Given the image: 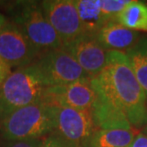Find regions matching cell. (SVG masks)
<instances>
[{"mask_svg":"<svg viewBox=\"0 0 147 147\" xmlns=\"http://www.w3.org/2000/svg\"><path fill=\"white\" fill-rule=\"evenodd\" d=\"M55 130L53 132L79 147H85L97 129L91 110H77L53 105Z\"/></svg>","mask_w":147,"mask_h":147,"instance_id":"8992f818","label":"cell"},{"mask_svg":"<svg viewBox=\"0 0 147 147\" xmlns=\"http://www.w3.org/2000/svg\"><path fill=\"white\" fill-rule=\"evenodd\" d=\"M116 21L132 30L147 32V5L139 1H131L118 15Z\"/></svg>","mask_w":147,"mask_h":147,"instance_id":"2e32d148","label":"cell"},{"mask_svg":"<svg viewBox=\"0 0 147 147\" xmlns=\"http://www.w3.org/2000/svg\"><path fill=\"white\" fill-rule=\"evenodd\" d=\"M96 100V92L91 79L72 84L45 88L42 100L50 105L77 110H91Z\"/></svg>","mask_w":147,"mask_h":147,"instance_id":"30bf717a","label":"cell"},{"mask_svg":"<svg viewBox=\"0 0 147 147\" xmlns=\"http://www.w3.org/2000/svg\"><path fill=\"white\" fill-rule=\"evenodd\" d=\"M10 11L11 22L25 33L41 54L61 48L62 41L45 16L40 2L20 1Z\"/></svg>","mask_w":147,"mask_h":147,"instance_id":"277c9868","label":"cell"},{"mask_svg":"<svg viewBox=\"0 0 147 147\" xmlns=\"http://www.w3.org/2000/svg\"><path fill=\"white\" fill-rule=\"evenodd\" d=\"M91 80L120 107L134 129L143 128L147 122V100L126 53L107 52L105 68Z\"/></svg>","mask_w":147,"mask_h":147,"instance_id":"6da1fadb","label":"cell"},{"mask_svg":"<svg viewBox=\"0 0 147 147\" xmlns=\"http://www.w3.org/2000/svg\"><path fill=\"white\" fill-rule=\"evenodd\" d=\"M125 53L147 100V37H141Z\"/></svg>","mask_w":147,"mask_h":147,"instance_id":"9a60e30c","label":"cell"},{"mask_svg":"<svg viewBox=\"0 0 147 147\" xmlns=\"http://www.w3.org/2000/svg\"><path fill=\"white\" fill-rule=\"evenodd\" d=\"M137 131L131 129H96L85 147H129Z\"/></svg>","mask_w":147,"mask_h":147,"instance_id":"5bb4252c","label":"cell"},{"mask_svg":"<svg viewBox=\"0 0 147 147\" xmlns=\"http://www.w3.org/2000/svg\"><path fill=\"white\" fill-rule=\"evenodd\" d=\"M142 131H143L144 133H146V134L147 135V122H146V125L143 127V128H142Z\"/></svg>","mask_w":147,"mask_h":147,"instance_id":"7402d4cb","label":"cell"},{"mask_svg":"<svg viewBox=\"0 0 147 147\" xmlns=\"http://www.w3.org/2000/svg\"><path fill=\"white\" fill-rule=\"evenodd\" d=\"M40 147H79L64 138L60 137L57 133L53 132L47 137L42 138Z\"/></svg>","mask_w":147,"mask_h":147,"instance_id":"e0dca14e","label":"cell"},{"mask_svg":"<svg viewBox=\"0 0 147 147\" xmlns=\"http://www.w3.org/2000/svg\"><path fill=\"white\" fill-rule=\"evenodd\" d=\"M42 139H29L19 141H7L2 147H40Z\"/></svg>","mask_w":147,"mask_h":147,"instance_id":"ac0fdd59","label":"cell"},{"mask_svg":"<svg viewBox=\"0 0 147 147\" xmlns=\"http://www.w3.org/2000/svg\"><path fill=\"white\" fill-rule=\"evenodd\" d=\"M11 72L12 71L10 67L0 59V88L5 82L6 79L8 78V76L11 74Z\"/></svg>","mask_w":147,"mask_h":147,"instance_id":"ffe728a7","label":"cell"},{"mask_svg":"<svg viewBox=\"0 0 147 147\" xmlns=\"http://www.w3.org/2000/svg\"><path fill=\"white\" fill-rule=\"evenodd\" d=\"M7 20L6 19L5 16L0 13V31L3 30V28L7 24Z\"/></svg>","mask_w":147,"mask_h":147,"instance_id":"44dd1931","label":"cell"},{"mask_svg":"<svg viewBox=\"0 0 147 147\" xmlns=\"http://www.w3.org/2000/svg\"><path fill=\"white\" fill-rule=\"evenodd\" d=\"M40 5L63 44L84 33L74 0H45Z\"/></svg>","mask_w":147,"mask_h":147,"instance_id":"9c48e42d","label":"cell"},{"mask_svg":"<svg viewBox=\"0 0 147 147\" xmlns=\"http://www.w3.org/2000/svg\"><path fill=\"white\" fill-rule=\"evenodd\" d=\"M54 130L53 105L42 100L13 111L0 121V137L6 142L42 139Z\"/></svg>","mask_w":147,"mask_h":147,"instance_id":"7a4b0ae2","label":"cell"},{"mask_svg":"<svg viewBox=\"0 0 147 147\" xmlns=\"http://www.w3.org/2000/svg\"><path fill=\"white\" fill-rule=\"evenodd\" d=\"M40 55L25 33L7 21L0 31V59L11 69H18L32 65Z\"/></svg>","mask_w":147,"mask_h":147,"instance_id":"52a82bcc","label":"cell"},{"mask_svg":"<svg viewBox=\"0 0 147 147\" xmlns=\"http://www.w3.org/2000/svg\"><path fill=\"white\" fill-rule=\"evenodd\" d=\"M96 36L105 51H125V53L141 38L138 32L123 26L115 21L105 24Z\"/></svg>","mask_w":147,"mask_h":147,"instance_id":"7c38bea8","label":"cell"},{"mask_svg":"<svg viewBox=\"0 0 147 147\" xmlns=\"http://www.w3.org/2000/svg\"><path fill=\"white\" fill-rule=\"evenodd\" d=\"M92 85L96 92V100L92 114L95 125L97 129H131V123L121 108L114 100L105 94L100 88L93 84Z\"/></svg>","mask_w":147,"mask_h":147,"instance_id":"8fae6325","label":"cell"},{"mask_svg":"<svg viewBox=\"0 0 147 147\" xmlns=\"http://www.w3.org/2000/svg\"><path fill=\"white\" fill-rule=\"evenodd\" d=\"M129 147H147V135L143 131H139L134 137Z\"/></svg>","mask_w":147,"mask_h":147,"instance_id":"d6986e66","label":"cell"},{"mask_svg":"<svg viewBox=\"0 0 147 147\" xmlns=\"http://www.w3.org/2000/svg\"><path fill=\"white\" fill-rule=\"evenodd\" d=\"M45 88L34 64L16 69L0 88V121L13 111L42 100Z\"/></svg>","mask_w":147,"mask_h":147,"instance_id":"3957f363","label":"cell"},{"mask_svg":"<svg viewBox=\"0 0 147 147\" xmlns=\"http://www.w3.org/2000/svg\"><path fill=\"white\" fill-rule=\"evenodd\" d=\"M83 31L95 34L110 22L100 5V0H74Z\"/></svg>","mask_w":147,"mask_h":147,"instance_id":"4fadbf2b","label":"cell"},{"mask_svg":"<svg viewBox=\"0 0 147 147\" xmlns=\"http://www.w3.org/2000/svg\"><path fill=\"white\" fill-rule=\"evenodd\" d=\"M33 64L46 88L91 79L79 63L62 48L42 53Z\"/></svg>","mask_w":147,"mask_h":147,"instance_id":"5b68a950","label":"cell"},{"mask_svg":"<svg viewBox=\"0 0 147 147\" xmlns=\"http://www.w3.org/2000/svg\"><path fill=\"white\" fill-rule=\"evenodd\" d=\"M61 48L79 63L91 79L97 76L106 65L107 51L102 47L95 34L83 33L64 43Z\"/></svg>","mask_w":147,"mask_h":147,"instance_id":"ba28073f","label":"cell"}]
</instances>
